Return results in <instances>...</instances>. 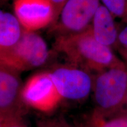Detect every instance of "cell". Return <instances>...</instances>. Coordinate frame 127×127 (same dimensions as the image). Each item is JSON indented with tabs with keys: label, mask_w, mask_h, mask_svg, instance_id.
Returning <instances> with one entry per match:
<instances>
[{
	"label": "cell",
	"mask_w": 127,
	"mask_h": 127,
	"mask_svg": "<svg viewBox=\"0 0 127 127\" xmlns=\"http://www.w3.org/2000/svg\"><path fill=\"white\" fill-rule=\"evenodd\" d=\"M100 0H68L58 19L51 25L57 36L81 32L90 27Z\"/></svg>",
	"instance_id": "8992f818"
},
{
	"label": "cell",
	"mask_w": 127,
	"mask_h": 127,
	"mask_svg": "<svg viewBox=\"0 0 127 127\" xmlns=\"http://www.w3.org/2000/svg\"><path fill=\"white\" fill-rule=\"evenodd\" d=\"M118 48L127 49V26L119 32L118 38Z\"/></svg>",
	"instance_id": "9a60e30c"
},
{
	"label": "cell",
	"mask_w": 127,
	"mask_h": 127,
	"mask_svg": "<svg viewBox=\"0 0 127 127\" xmlns=\"http://www.w3.org/2000/svg\"><path fill=\"white\" fill-rule=\"evenodd\" d=\"M54 49L64 55L69 64L93 73L123 63L112 49L95 39L91 27L77 34L57 36Z\"/></svg>",
	"instance_id": "6da1fadb"
},
{
	"label": "cell",
	"mask_w": 127,
	"mask_h": 127,
	"mask_svg": "<svg viewBox=\"0 0 127 127\" xmlns=\"http://www.w3.org/2000/svg\"><path fill=\"white\" fill-rule=\"evenodd\" d=\"M14 10L25 31H35L55 21V10L50 0H14Z\"/></svg>",
	"instance_id": "ba28073f"
},
{
	"label": "cell",
	"mask_w": 127,
	"mask_h": 127,
	"mask_svg": "<svg viewBox=\"0 0 127 127\" xmlns=\"http://www.w3.org/2000/svg\"><path fill=\"white\" fill-rule=\"evenodd\" d=\"M67 1L68 0H50L52 5H53L54 8L55 13V21L53 24H54L55 22H56L58 17H59L62 9H63L64 5L65 4V3L67 2Z\"/></svg>",
	"instance_id": "2e32d148"
},
{
	"label": "cell",
	"mask_w": 127,
	"mask_h": 127,
	"mask_svg": "<svg viewBox=\"0 0 127 127\" xmlns=\"http://www.w3.org/2000/svg\"><path fill=\"white\" fill-rule=\"evenodd\" d=\"M24 29L15 15L0 11V52L13 48L21 38Z\"/></svg>",
	"instance_id": "30bf717a"
},
{
	"label": "cell",
	"mask_w": 127,
	"mask_h": 127,
	"mask_svg": "<svg viewBox=\"0 0 127 127\" xmlns=\"http://www.w3.org/2000/svg\"><path fill=\"white\" fill-rule=\"evenodd\" d=\"M120 113L124 114H125V115H127V96L126 99H125L124 104L123 107V108H122L121 110Z\"/></svg>",
	"instance_id": "ac0fdd59"
},
{
	"label": "cell",
	"mask_w": 127,
	"mask_h": 127,
	"mask_svg": "<svg viewBox=\"0 0 127 127\" xmlns=\"http://www.w3.org/2000/svg\"><path fill=\"white\" fill-rule=\"evenodd\" d=\"M49 56L44 39L35 31L24 30L21 38L13 48L0 52V63L21 72L42 66Z\"/></svg>",
	"instance_id": "3957f363"
},
{
	"label": "cell",
	"mask_w": 127,
	"mask_h": 127,
	"mask_svg": "<svg viewBox=\"0 0 127 127\" xmlns=\"http://www.w3.org/2000/svg\"><path fill=\"white\" fill-rule=\"evenodd\" d=\"M88 127H127V115L119 113L105 118L93 113Z\"/></svg>",
	"instance_id": "8fae6325"
},
{
	"label": "cell",
	"mask_w": 127,
	"mask_h": 127,
	"mask_svg": "<svg viewBox=\"0 0 127 127\" xmlns=\"http://www.w3.org/2000/svg\"><path fill=\"white\" fill-rule=\"evenodd\" d=\"M0 127H28L23 118L0 120Z\"/></svg>",
	"instance_id": "5bb4252c"
},
{
	"label": "cell",
	"mask_w": 127,
	"mask_h": 127,
	"mask_svg": "<svg viewBox=\"0 0 127 127\" xmlns=\"http://www.w3.org/2000/svg\"><path fill=\"white\" fill-rule=\"evenodd\" d=\"M93 91V113L105 118L120 113L127 96V65L124 62L96 73Z\"/></svg>",
	"instance_id": "7a4b0ae2"
},
{
	"label": "cell",
	"mask_w": 127,
	"mask_h": 127,
	"mask_svg": "<svg viewBox=\"0 0 127 127\" xmlns=\"http://www.w3.org/2000/svg\"><path fill=\"white\" fill-rule=\"evenodd\" d=\"M8 1V0H1V3L4 2H5V1Z\"/></svg>",
	"instance_id": "ffe728a7"
},
{
	"label": "cell",
	"mask_w": 127,
	"mask_h": 127,
	"mask_svg": "<svg viewBox=\"0 0 127 127\" xmlns=\"http://www.w3.org/2000/svg\"><path fill=\"white\" fill-rule=\"evenodd\" d=\"M36 127H71V125L63 118H50L38 121Z\"/></svg>",
	"instance_id": "4fadbf2b"
},
{
	"label": "cell",
	"mask_w": 127,
	"mask_h": 127,
	"mask_svg": "<svg viewBox=\"0 0 127 127\" xmlns=\"http://www.w3.org/2000/svg\"><path fill=\"white\" fill-rule=\"evenodd\" d=\"M72 127H84V126H73V125H72Z\"/></svg>",
	"instance_id": "d6986e66"
},
{
	"label": "cell",
	"mask_w": 127,
	"mask_h": 127,
	"mask_svg": "<svg viewBox=\"0 0 127 127\" xmlns=\"http://www.w3.org/2000/svg\"><path fill=\"white\" fill-rule=\"evenodd\" d=\"M23 95L28 108L45 112L54 109L61 100L48 71L31 76L24 85Z\"/></svg>",
	"instance_id": "52a82bcc"
},
{
	"label": "cell",
	"mask_w": 127,
	"mask_h": 127,
	"mask_svg": "<svg viewBox=\"0 0 127 127\" xmlns=\"http://www.w3.org/2000/svg\"><path fill=\"white\" fill-rule=\"evenodd\" d=\"M48 72L61 99L82 101L93 91L94 76L82 68L68 64Z\"/></svg>",
	"instance_id": "277c9868"
},
{
	"label": "cell",
	"mask_w": 127,
	"mask_h": 127,
	"mask_svg": "<svg viewBox=\"0 0 127 127\" xmlns=\"http://www.w3.org/2000/svg\"><path fill=\"white\" fill-rule=\"evenodd\" d=\"M93 36L98 42L111 48H117L118 34L114 17L104 5L95 12L90 25Z\"/></svg>",
	"instance_id": "9c48e42d"
},
{
	"label": "cell",
	"mask_w": 127,
	"mask_h": 127,
	"mask_svg": "<svg viewBox=\"0 0 127 127\" xmlns=\"http://www.w3.org/2000/svg\"><path fill=\"white\" fill-rule=\"evenodd\" d=\"M21 72L0 63V120L23 118L28 107L23 98Z\"/></svg>",
	"instance_id": "5b68a950"
},
{
	"label": "cell",
	"mask_w": 127,
	"mask_h": 127,
	"mask_svg": "<svg viewBox=\"0 0 127 127\" xmlns=\"http://www.w3.org/2000/svg\"><path fill=\"white\" fill-rule=\"evenodd\" d=\"M114 17L127 23V0H100Z\"/></svg>",
	"instance_id": "7c38bea8"
},
{
	"label": "cell",
	"mask_w": 127,
	"mask_h": 127,
	"mask_svg": "<svg viewBox=\"0 0 127 127\" xmlns=\"http://www.w3.org/2000/svg\"><path fill=\"white\" fill-rule=\"evenodd\" d=\"M117 50L121 56L122 58L124 60V62L127 65V49L122 48H118Z\"/></svg>",
	"instance_id": "e0dca14e"
}]
</instances>
